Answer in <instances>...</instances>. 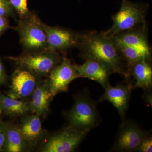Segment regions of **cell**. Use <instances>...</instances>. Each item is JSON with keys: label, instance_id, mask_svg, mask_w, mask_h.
Listing matches in <instances>:
<instances>
[{"label": "cell", "instance_id": "1", "mask_svg": "<svg viewBox=\"0 0 152 152\" xmlns=\"http://www.w3.org/2000/svg\"><path fill=\"white\" fill-rule=\"evenodd\" d=\"M78 48L82 58L104 63L116 73L129 77L126 64L110 38L104 33L90 31L80 34Z\"/></svg>", "mask_w": 152, "mask_h": 152}, {"label": "cell", "instance_id": "2", "mask_svg": "<svg viewBox=\"0 0 152 152\" xmlns=\"http://www.w3.org/2000/svg\"><path fill=\"white\" fill-rule=\"evenodd\" d=\"M74 98L73 105L65 114L69 125L89 132L100 122L96 102L93 100L86 90L75 95Z\"/></svg>", "mask_w": 152, "mask_h": 152}, {"label": "cell", "instance_id": "3", "mask_svg": "<svg viewBox=\"0 0 152 152\" xmlns=\"http://www.w3.org/2000/svg\"><path fill=\"white\" fill-rule=\"evenodd\" d=\"M14 29L18 33L20 43L24 53L48 51L46 34L42 22L32 12L28 16L20 18Z\"/></svg>", "mask_w": 152, "mask_h": 152}, {"label": "cell", "instance_id": "4", "mask_svg": "<svg viewBox=\"0 0 152 152\" xmlns=\"http://www.w3.org/2000/svg\"><path fill=\"white\" fill-rule=\"evenodd\" d=\"M148 5L143 3L133 2L129 0H122L119 11L112 17L111 27L104 34L110 38L134 29L146 23L145 17Z\"/></svg>", "mask_w": 152, "mask_h": 152}, {"label": "cell", "instance_id": "5", "mask_svg": "<svg viewBox=\"0 0 152 152\" xmlns=\"http://www.w3.org/2000/svg\"><path fill=\"white\" fill-rule=\"evenodd\" d=\"M63 57L60 52L43 51L24 53L18 57H8L7 59L18 67L24 68L39 78L48 77L51 71L61 62Z\"/></svg>", "mask_w": 152, "mask_h": 152}, {"label": "cell", "instance_id": "6", "mask_svg": "<svg viewBox=\"0 0 152 152\" xmlns=\"http://www.w3.org/2000/svg\"><path fill=\"white\" fill-rule=\"evenodd\" d=\"M88 133L68 125L47 137L39 150L42 152H73Z\"/></svg>", "mask_w": 152, "mask_h": 152}, {"label": "cell", "instance_id": "7", "mask_svg": "<svg viewBox=\"0 0 152 152\" xmlns=\"http://www.w3.org/2000/svg\"><path fill=\"white\" fill-rule=\"evenodd\" d=\"M48 77L50 91L53 97L60 93L67 92L71 83L81 78L75 64L65 56H63L61 63L51 71Z\"/></svg>", "mask_w": 152, "mask_h": 152}, {"label": "cell", "instance_id": "8", "mask_svg": "<svg viewBox=\"0 0 152 152\" xmlns=\"http://www.w3.org/2000/svg\"><path fill=\"white\" fill-rule=\"evenodd\" d=\"M148 134L134 122L125 120L120 126L113 150L116 151L135 152Z\"/></svg>", "mask_w": 152, "mask_h": 152}, {"label": "cell", "instance_id": "9", "mask_svg": "<svg viewBox=\"0 0 152 152\" xmlns=\"http://www.w3.org/2000/svg\"><path fill=\"white\" fill-rule=\"evenodd\" d=\"M47 37L48 51L62 52L78 48L80 34L60 27L50 26L42 22Z\"/></svg>", "mask_w": 152, "mask_h": 152}, {"label": "cell", "instance_id": "10", "mask_svg": "<svg viewBox=\"0 0 152 152\" xmlns=\"http://www.w3.org/2000/svg\"><path fill=\"white\" fill-rule=\"evenodd\" d=\"M40 79L27 70L18 67L12 75L11 86L7 96L16 99L28 97Z\"/></svg>", "mask_w": 152, "mask_h": 152}, {"label": "cell", "instance_id": "11", "mask_svg": "<svg viewBox=\"0 0 152 152\" xmlns=\"http://www.w3.org/2000/svg\"><path fill=\"white\" fill-rule=\"evenodd\" d=\"M40 118L37 114H27L23 116L18 125L20 132L31 150L40 143L47 136V132L43 129Z\"/></svg>", "mask_w": 152, "mask_h": 152}, {"label": "cell", "instance_id": "12", "mask_svg": "<svg viewBox=\"0 0 152 152\" xmlns=\"http://www.w3.org/2000/svg\"><path fill=\"white\" fill-rule=\"evenodd\" d=\"M104 89V93L100 101L110 102L117 109L122 121H124L132 89L130 85L121 84L114 87L109 83Z\"/></svg>", "mask_w": 152, "mask_h": 152}, {"label": "cell", "instance_id": "13", "mask_svg": "<svg viewBox=\"0 0 152 152\" xmlns=\"http://www.w3.org/2000/svg\"><path fill=\"white\" fill-rule=\"evenodd\" d=\"M31 96L28 101L30 112L45 118L50 112V104L54 98L48 79L39 80Z\"/></svg>", "mask_w": 152, "mask_h": 152}, {"label": "cell", "instance_id": "14", "mask_svg": "<svg viewBox=\"0 0 152 152\" xmlns=\"http://www.w3.org/2000/svg\"><path fill=\"white\" fill-rule=\"evenodd\" d=\"M75 66L81 77L87 78L98 82L104 88L110 83L109 77L113 73L107 65L93 60H86L82 64Z\"/></svg>", "mask_w": 152, "mask_h": 152}, {"label": "cell", "instance_id": "15", "mask_svg": "<svg viewBox=\"0 0 152 152\" xmlns=\"http://www.w3.org/2000/svg\"><path fill=\"white\" fill-rule=\"evenodd\" d=\"M110 38L115 43L134 47L151 56V49L148 44L146 23L139 27L120 33Z\"/></svg>", "mask_w": 152, "mask_h": 152}, {"label": "cell", "instance_id": "16", "mask_svg": "<svg viewBox=\"0 0 152 152\" xmlns=\"http://www.w3.org/2000/svg\"><path fill=\"white\" fill-rule=\"evenodd\" d=\"M150 60L143 59L129 68V76H132L134 84L132 88H140L145 91L151 90L152 87V69Z\"/></svg>", "mask_w": 152, "mask_h": 152}, {"label": "cell", "instance_id": "17", "mask_svg": "<svg viewBox=\"0 0 152 152\" xmlns=\"http://www.w3.org/2000/svg\"><path fill=\"white\" fill-rule=\"evenodd\" d=\"M3 124L6 133L4 152H23L31 150L20 132L18 125L4 122Z\"/></svg>", "mask_w": 152, "mask_h": 152}, {"label": "cell", "instance_id": "18", "mask_svg": "<svg viewBox=\"0 0 152 152\" xmlns=\"http://www.w3.org/2000/svg\"><path fill=\"white\" fill-rule=\"evenodd\" d=\"M0 103L3 113L10 117L23 116L30 112L29 102L12 99L0 91Z\"/></svg>", "mask_w": 152, "mask_h": 152}, {"label": "cell", "instance_id": "19", "mask_svg": "<svg viewBox=\"0 0 152 152\" xmlns=\"http://www.w3.org/2000/svg\"><path fill=\"white\" fill-rule=\"evenodd\" d=\"M114 43L126 64L128 72L129 68L139 61L145 58L151 61V56L139 49L124 44Z\"/></svg>", "mask_w": 152, "mask_h": 152}, {"label": "cell", "instance_id": "20", "mask_svg": "<svg viewBox=\"0 0 152 152\" xmlns=\"http://www.w3.org/2000/svg\"><path fill=\"white\" fill-rule=\"evenodd\" d=\"M15 12L20 18H24L29 16L32 12L28 7V0H10Z\"/></svg>", "mask_w": 152, "mask_h": 152}, {"label": "cell", "instance_id": "21", "mask_svg": "<svg viewBox=\"0 0 152 152\" xmlns=\"http://www.w3.org/2000/svg\"><path fill=\"white\" fill-rule=\"evenodd\" d=\"M15 12L10 0H0V17H12L16 20Z\"/></svg>", "mask_w": 152, "mask_h": 152}, {"label": "cell", "instance_id": "22", "mask_svg": "<svg viewBox=\"0 0 152 152\" xmlns=\"http://www.w3.org/2000/svg\"><path fill=\"white\" fill-rule=\"evenodd\" d=\"M152 151V137L148 135L142 141L137 152H151Z\"/></svg>", "mask_w": 152, "mask_h": 152}, {"label": "cell", "instance_id": "23", "mask_svg": "<svg viewBox=\"0 0 152 152\" xmlns=\"http://www.w3.org/2000/svg\"><path fill=\"white\" fill-rule=\"evenodd\" d=\"M7 17H0V36L9 28H14L10 26Z\"/></svg>", "mask_w": 152, "mask_h": 152}, {"label": "cell", "instance_id": "24", "mask_svg": "<svg viewBox=\"0 0 152 152\" xmlns=\"http://www.w3.org/2000/svg\"><path fill=\"white\" fill-rule=\"evenodd\" d=\"M6 133L3 122L0 123V152H4L5 143Z\"/></svg>", "mask_w": 152, "mask_h": 152}, {"label": "cell", "instance_id": "25", "mask_svg": "<svg viewBox=\"0 0 152 152\" xmlns=\"http://www.w3.org/2000/svg\"><path fill=\"white\" fill-rule=\"evenodd\" d=\"M7 76L4 67L0 59V85H5L7 83Z\"/></svg>", "mask_w": 152, "mask_h": 152}, {"label": "cell", "instance_id": "26", "mask_svg": "<svg viewBox=\"0 0 152 152\" xmlns=\"http://www.w3.org/2000/svg\"><path fill=\"white\" fill-rule=\"evenodd\" d=\"M147 91L146 93H145V94L144 95V99L145 100L147 103H149L150 104H152V96L151 95V94L148 93L147 91Z\"/></svg>", "mask_w": 152, "mask_h": 152}, {"label": "cell", "instance_id": "27", "mask_svg": "<svg viewBox=\"0 0 152 152\" xmlns=\"http://www.w3.org/2000/svg\"><path fill=\"white\" fill-rule=\"evenodd\" d=\"M3 113H3V109L1 105V103H0V123L2 121L1 120V116Z\"/></svg>", "mask_w": 152, "mask_h": 152}]
</instances>
